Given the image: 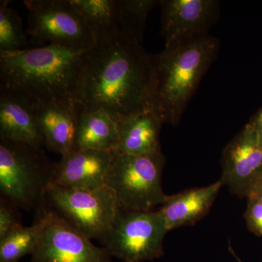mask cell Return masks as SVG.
<instances>
[{"label": "cell", "mask_w": 262, "mask_h": 262, "mask_svg": "<svg viewBox=\"0 0 262 262\" xmlns=\"http://www.w3.org/2000/svg\"><path fill=\"white\" fill-rule=\"evenodd\" d=\"M141 43L121 31L96 41L84 57L76 103L104 110L116 120L151 110L154 63Z\"/></svg>", "instance_id": "cell-1"}, {"label": "cell", "mask_w": 262, "mask_h": 262, "mask_svg": "<svg viewBox=\"0 0 262 262\" xmlns=\"http://www.w3.org/2000/svg\"><path fill=\"white\" fill-rule=\"evenodd\" d=\"M89 50L48 45L0 53V90L32 103L75 100Z\"/></svg>", "instance_id": "cell-2"}, {"label": "cell", "mask_w": 262, "mask_h": 262, "mask_svg": "<svg viewBox=\"0 0 262 262\" xmlns=\"http://www.w3.org/2000/svg\"><path fill=\"white\" fill-rule=\"evenodd\" d=\"M220 47L218 38L208 34L165 46L152 55L155 77L151 110L163 124L178 125Z\"/></svg>", "instance_id": "cell-3"}, {"label": "cell", "mask_w": 262, "mask_h": 262, "mask_svg": "<svg viewBox=\"0 0 262 262\" xmlns=\"http://www.w3.org/2000/svg\"><path fill=\"white\" fill-rule=\"evenodd\" d=\"M55 163L40 148L0 138L1 198L26 211H40Z\"/></svg>", "instance_id": "cell-4"}, {"label": "cell", "mask_w": 262, "mask_h": 262, "mask_svg": "<svg viewBox=\"0 0 262 262\" xmlns=\"http://www.w3.org/2000/svg\"><path fill=\"white\" fill-rule=\"evenodd\" d=\"M165 164L162 151L140 155L115 151L106 186L115 194L119 207L147 211L161 206L168 196L162 185Z\"/></svg>", "instance_id": "cell-5"}, {"label": "cell", "mask_w": 262, "mask_h": 262, "mask_svg": "<svg viewBox=\"0 0 262 262\" xmlns=\"http://www.w3.org/2000/svg\"><path fill=\"white\" fill-rule=\"evenodd\" d=\"M42 208L56 213L88 238L102 243L119 206L115 194L106 186L96 189H72L50 184Z\"/></svg>", "instance_id": "cell-6"}, {"label": "cell", "mask_w": 262, "mask_h": 262, "mask_svg": "<svg viewBox=\"0 0 262 262\" xmlns=\"http://www.w3.org/2000/svg\"><path fill=\"white\" fill-rule=\"evenodd\" d=\"M168 232L160 209L130 211L119 207L103 248L112 257L123 262L151 261L163 256Z\"/></svg>", "instance_id": "cell-7"}, {"label": "cell", "mask_w": 262, "mask_h": 262, "mask_svg": "<svg viewBox=\"0 0 262 262\" xmlns=\"http://www.w3.org/2000/svg\"><path fill=\"white\" fill-rule=\"evenodd\" d=\"M27 32L61 47L90 50L96 39L70 0H27Z\"/></svg>", "instance_id": "cell-8"}, {"label": "cell", "mask_w": 262, "mask_h": 262, "mask_svg": "<svg viewBox=\"0 0 262 262\" xmlns=\"http://www.w3.org/2000/svg\"><path fill=\"white\" fill-rule=\"evenodd\" d=\"M42 229L31 262H113L104 248L49 210L39 211Z\"/></svg>", "instance_id": "cell-9"}, {"label": "cell", "mask_w": 262, "mask_h": 262, "mask_svg": "<svg viewBox=\"0 0 262 262\" xmlns=\"http://www.w3.org/2000/svg\"><path fill=\"white\" fill-rule=\"evenodd\" d=\"M159 5L165 46L208 34L220 15L217 0H161Z\"/></svg>", "instance_id": "cell-10"}, {"label": "cell", "mask_w": 262, "mask_h": 262, "mask_svg": "<svg viewBox=\"0 0 262 262\" xmlns=\"http://www.w3.org/2000/svg\"><path fill=\"white\" fill-rule=\"evenodd\" d=\"M222 165L224 185L235 195L248 198L262 173V146L251 122L226 146Z\"/></svg>", "instance_id": "cell-11"}, {"label": "cell", "mask_w": 262, "mask_h": 262, "mask_svg": "<svg viewBox=\"0 0 262 262\" xmlns=\"http://www.w3.org/2000/svg\"><path fill=\"white\" fill-rule=\"evenodd\" d=\"M115 151H72L55 163L51 184L72 189H96L106 186Z\"/></svg>", "instance_id": "cell-12"}, {"label": "cell", "mask_w": 262, "mask_h": 262, "mask_svg": "<svg viewBox=\"0 0 262 262\" xmlns=\"http://www.w3.org/2000/svg\"><path fill=\"white\" fill-rule=\"evenodd\" d=\"M33 106L48 149L61 156L73 151L78 113L75 100H54Z\"/></svg>", "instance_id": "cell-13"}, {"label": "cell", "mask_w": 262, "mask_h": 262, "mask_svg": "<svg viewBox=\"0 0 262 262\" xmlns=\"http://www.w3.org/2000/svg\"><path fill=\"white\" fill-rule=\"evenodd\" d=\"M0 138L39 148L45 144L32 103L4 90H0Z\"/></svg>", "instance_id": "cell-14"}, {"label": "cell", "mask_w": 262, "mask_h": 262, "mask_svg": "<svg viewBox=\"0 0 262 262\" xmlns=\"http://www.w3.org/2000/svg\"><path fill=\"white\" fill-rule=\"evenodd\" d=\"M222 179L204 187L167 196L160 208L168 230L196 224L209 211L221 188Z\"/></svg>", "instance_id": "cell-15"}, {"label": "cell", "mask_w": 262, "mask_h": 262, "mask_svg": "<svg viewBox=\"0 0 262 262\" xmlns=\"http://www.w3.org/2000/svg\"><path fill=\"white\" fill-rule=\"evenodd\" d=\"M163 124L151 110L119 119L117 120L118 142L115 151L140 155L161 151L160 133Z\"/></svg>", "instance_id": "cell-16"}, {"label": "cell", "mask_w": 262, "mask_h": 262, "mask_svg": "<svg viewBox=\"0 0 262 262\" xmlns=\"http://www.w3.org/2000/svg\"><path fill=\"white\" fill-rule=\"evenodd\" d=\"M77 107L73 151H115L118 142L117 120L104 110H89L78 104Z\"/></svg>", "instance_id": "cell-17"}, {"label": "cell", "mask_w": 262, "mask_h": 262, "mask_svg": "<svg viewBox=\"0 0 262 262\" xmlns=\"http://www.w3.org/2000/svg\"><path fill=\"white\" fill-rule=\"evenodd\" d=\"M85 20L96 42L120 32L117 0H70Z\"/></svg>", "instance_id": "cell-18"}, {"label": "cell", "mask_w": 262, "mask_h": 262, "mask_svg": "<svg viewBox=\"0 0 262 262\" xmlns=\"http://www.w3.org/2000/svg\"><path fill=\"white\" fill-rule=\"evenodd\" d=\"M42 229L38 219L31 227L21 225L0 239V262H18L20 258L32 254L37 246Z\"/></svg>", "instance_id": "cell-19"}, {"label": "cell", "mask_w": 262, "mask_h": 262, "mask_svg": "<svg viewBox=\"0 0 262 262\" xmlns=\"http://www.w3.org/2000/svg\"><path fill=\"white\" fill-rule=\"evenodd\" d=\"M158 0H117L119 29L142 42L146 20Z\"/></svg>", "instance_id": "cell-20"}, {"label": "cell", "mask_w": 262, "mask_h": 262, "mask_svg": "<svg viewBox=\"0 0 262 262\" xmlns=\"http://www.w3.org/2000/svg\"><path fill=\"white\" fill-rule=\"evenodd\" d=\"M28 40L23 23L16 10L9 7L8 0L0 1V53L27 49Z\"/></svg>", "instance_id": "cell-21"}, {"label": "cell", "mask_w": 262, "mask_h": 262, "mask_svg": "<svg viewBox=\"0 0 262 262\" xmlns=\"http://www.w3.org/2000/svg\"><path fill=\"white\" fill-rule=\"evenodd\" d=\"M18 208L4 198L0 199V239L22 225Z\"/></svg>", "instance_id": "cell-22"}, {"label": "cell", "mask_w": 262, "mask_h": 262, "mask_svg": "<svg viewBox=\"0 0 262 262\" xmlns=\"http://www.w3.org/2000/svg\"><path fill=\"white\" fill-rule=\"evenodd\" d=\"M244 216L249 230L262 237V203L254 198H248Z\"/></svg>", "instance_id": "cell-23"}, {"label": "cell", "mask_w": 262, "mask_h": 262, "mask_svg": "<svg viewBox=\"0 0 262 262\" xmlns=\"http://www.w3.org/2000/svg\"><path fill=\"white\" fill-rule=\"evenodd\" d=\"M254 198L262 203V173L256 179V182L251 188V192L248 194V198Z\"/></svg>", "instance_id": "cell-24"}, {"label": "cell", "mask_w": 262, "mask_h": 262, "mask_svg": "<svg viewBox=\"0 0 262 262\" xmlns=\"http://www.w3.org/2000/svg\"><path fill=\"white\" fill-rule=\"evenodd\" d=\"M250 122L252 123L258 136V141L262 146V108L250 120Z\"/></svg>", "instance_id": "cell-25"}]
</instances>
